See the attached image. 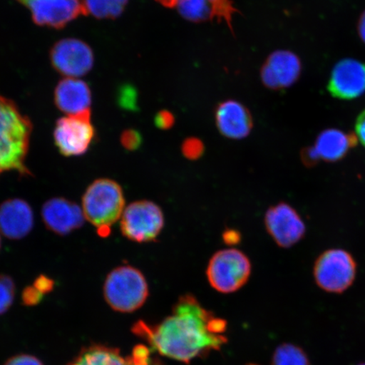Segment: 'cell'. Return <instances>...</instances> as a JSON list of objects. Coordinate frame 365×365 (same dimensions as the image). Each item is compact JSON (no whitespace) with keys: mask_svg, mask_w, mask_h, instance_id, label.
<instances>
[{"mask_svg":"<svg viewBox=\"0 0 365 365\" xmlns=\"http://www.w3.org/2000/svg\"><path fill=\"white\" fill-rule=\"evenodd\" d=\"M226 330L225 319L205 309L191 294L181 297L170 316L157 325L140 321L132 328L159 354L184 363L220 349L227 340Z\"/></svg>","mask_w":365,"mask_h":365,"instance_id":"6da1fadb","label":"cell"},{"mask_svg":"<svg viewBox=\"0 0 365 365\" xmlns=\"http://www.w3.org/2000/svg\"><path fill=\"white\" fill-rule=\"evenodd\" d=\"M33 125L11 100L0 96V175L16 172L31 176L26 165Z\"/></svg>","mask_w":365,"mask_h":365,"instance_id":"7a4b0ae2","label":"cell"},{"mask_svg":"<svg viewBox=\"0 0 365 365\" xmlns=\"http://www.w3.org/2000/svg\"><path fill=\"white\" fill-rule=\"evenodd\" d=\"M125 207L122 187L106 178L91 182L82 196L81 208L86 220L102 238L110 235L112 227L120 220Z\"/></svg>","mask_w":365,"mask_h":365,"instance_id":"3957f363","label":"cell"},{"mask_svg":"<svg viewBox=\"0 0 365 365\" xmlns=\"http://www.w3.org/2000/svg\"><path fill=\"white\" fill-rule=\"evenodd\" d=\"M103 296L115 312H135L148 299V282L139 269L130 264L120 266L109 272L105 279Z\"/></svg>","mask_w":365,"mask_h":365,"instance_id":"277c9868","label":"cell"},{"mask_svg":"<svg viewBox=\"0 0 365 365\" xmlns=\"http://www.w3.org/2000/svg\"><path fill=\"white\" fill-rule=\"evenodd\" d=\"M252 264L248 255L234 247L217 251L207 264L209 284L221 294H232L250 280Z\"/></svg>","mask_w":365,"mask_h":365,"instance_id":"5b68a950","label":"cell"},{"mask_svg":"<svg viewBox=\"0 0 365 365\" xmlns=\"http://www.w3.org/2000/svg\"><path fill=\"white\" fill-rule=\"evenodd\" d=\"M357 262L349 251L330 249L319 255L313 267L314 282L323 291L341 294L354 284Z\"/></svg>","mask_w":365,"mask_h":365,"instance_id":"8992f818","label":"cell"},{"mask_svg":"<svg viewBox=\"0 0 365 365\" xmlns=\"http://www.w3.org/2000/svg\"><path fill=\"white\" fill-rule=\"evenodd\" d=\"M165 225L161 207L148 200H136L125 209L120 219L122 235L138 244L156 241Z\"/></svg>","mask_w":365,"mask_h":365,"instance_id":"52a82bcc","label":"cell"},{"mask_svg":"<svg viewBox=\"0 0 365 365\" xmlns=\"http://www.w3.org/2000/svg\"><path fill=\"white\" fill-rule=\"evenodd\" d=\"M95 129L91 112L59 118L54 129L56 145L63 156H81L88 152L94 140Z\"/></svg>","mask_w":365,"mask_h":365,"instance_id":"ba28073f","label":"cell"},{"mask_svg":"<svg viewBox=\"0 0 365 365\" xmlns=\"http://www.w3.org/2000/svg\"><path fill=\"white\" fill-rule=\"evenodd\" d=\"M264 222L269 235L281 248L293 247L307 234L302 217L287 202L272 205L264 214Z\"/></svg>","mask_w":365,"mask_h":365,"instance_id":"9c48e42d","label":"cell"},{"mask_svg":"<svg viewBox=\"0 0 365 365\" xmlns=\"http://www.w3.org/2000/svg\"><path fill=\"white\" fill-rule=\"evenodd\" d=\"M50 59L54 68L66 78H78L93 68L94 56L88 44L75 38L58 41L54 44Z\"/></svg>","mask_w":365,"mask_h":365,"instance_id":"30bf717a","label":"cell"},{"mask_svg":"<svg viewBox=\"0 0 365 365\" xmlns=\"http://www.w3.org/2000/svg\"><path fill=\"white\" fill-rule=\"evenodd\" d=\"M33 16L36 25L61 29L81 15H86L82 0H18Z\"/></svg>","mask_w":365,"mask_h":365,"instance_id":"8fae6325","label":"cell"},{"mask_svg":"<svg viewBox=\"0 0 365 365\" xmlns=\"http://www.w3.org/2000/svg\"><path fill=\"white\" fill-rule=\"evenodd\" d=\"M327 89L333 98L354 100L365 93V63L354 58L337 62L331 71Z\"/></svg>","mask_w":365,"mask_h":365,"instance_id":"7c38bea8","label":"cell"},{"mask_svg":"<svg viewBox=\"0 0 365 365\" xmlns=\"http://www.w3.org/2000/svg\"><path fill=\"white\" fill-rule=\"evenodd\" d=\"M42 217L46 227L59 236L79 230L86 220L80 205L63 197L47 200L42 207Z\"/></svg>","mask_w":365,"mask_h":365,"instance_id":"4fadbf2b","label":"cell"},{"mask_svg":"<svg viewBox=\"0 0 365 365\" xmlns=\"http://www.w3.org/2000/svg\"><path fill=\"white\" fill-rule=\"evenodd\" d=\"M302 66L295 53L278 50L269 56L262 70V80L271 89L290 88L299 80Z\"/></svg>","mask_w":365,"mask_h":365,"instance_id":"5bb4252c","label":"cell"},{"mask_svg":"<svg viewBox=\"0 0 365 365\" xmlns=\"http://www.w3.org/2000/svg\"><path fill=\"white\" fill-rule=\"evenodd\" d=\"M34 227L33 209L26 200L12 198L0 204V234L19 240L29 235Z\"/></svg>","mask_w":365,"mask_h":365,"instance_id":"9a60e30c","label":"cell"},{"mask_svg":"<svg viewBox=\"0 0 365 365\" xmlns=\"http://www.w3.org/2000/svg\"><path fill=\"white\" fill-rule=\"evenodd\" d=\"M217 127L220 133L232 140H242L252 130L253 123L248 109L237 101L219 105L216 113Z\"/></svg>","mask_w":365,"mask_h":365,"instance_id":"2e32d148","label":"cell"},{"mask_svg":"<svg viewBox=\"0 0 365 365\" xmlns=\"http://www.w3.org/2000/svg\"><path fill=\"white\" fill-rule=\"evenodd\" d=\"M54 101L59 110L67 115L90 112L91 93L89 86L77 78H66L57 85Z\"/></svg>","mask_w":365,"mask_h":365,"instance_id":"e0dca14e","label":"cell"},{"mask_svg":"<svg viewBox=\"0 0 365 365\" xmlns=\"http://www.w3.org/2000/svg\"><path fill=\"white\" fill-rule=\"evenodd\" d=\"M357 143L355 134L339 129H327L318 135L312 148L318 162L336 163L344 159Z\"/></svg>","mask_w":365,"mask_h":365,"instance_id":"ac0fdd59","label":"cell"},{"mask_svg":"<svg viewBox=\"0 0 365 365\" xmlns=\"http://www.w3.org/2000/svg\"><path fill=\"white\" fill-rule=\"evenodd\" d=\"M173 6L185 19L195 22L216 17L228 20L232 12L230 0H175Z\"/></svg>","mask_w":365,"mask_h":365,"instance_id":"d6986e66","label":"cell"},{"mask_svg":"<svg viewBox=\"0 0 365 365\" xmlns=\"http://www.w3.org/2000/svg\"><path fill=\"white\" fill-rule=\"evenodd\" d=\"M68 365H130V361L116 349L93 345L82 349Z\"/></svg>","mask_w":365,"mask_h":365,"instance_id":"ffe728a7","label":"cell"},{"mask_svg":"<svg viewBox=\"0 0 365 365\" xmlns=\"http://www.w3.org/2000/svg\"><path fill=\"white\" fill-rule=\"evenodd\" d=\"M129 0H83L86 14L98 19H115L120 16Z\"/></svg>","mask_w":365,"mask_h":365,"instance_id":"44dd1931","label":"cell"},{"mask_svg":"<svg viewBox=\"0 0 365 365\" xmlns=\"http://www.w3.org/2000/svg\"><path fill=\"white\" fill-rule=\"evenodd\" d=\"M272 365H310L307 354L294 344H282L273 354Z\"/></svg>","mask_w":365,"mask_h":365,"instance_id":"7402d4cb","label":"cell"},{"mask_svg":"<svg viewBox=\"0 0 365 365\" xmlns=\"http://www.w3.org/2000/svg\"><path fill=\"white\" fill-rule=\"evenodd\" d=\"M16 296V284L11 277L0 274V316L12 307Z\"/></svg>","mask_w":365,"mask_h":365,"instance_id":"603a6c76","label":"cell"},{"mask_svg":"<svg viewBox=\"0 0 365 365\" xmlns=\"http://www.w3.org/2000/svg\"><path fill=\"white\" fill-rule=\"evenodd\" d=\"M118 103L125 110L135 111L137 106V91L129 84L122 86L118 93Z\"/></svg>","mask_w":365,"mask_h":365,"instance_id":"cb8c5ba5","label":"cell"},{"mask_svg":"<svg viewBox=\"0 0 365 365\" xmlns=\"http://www.w3.org/2000/svg\"><path fill=\"white\" fill-rule=\"evenodd\" d=\"M182 153L189 160H197L204 153V145L202 141L196 138H189L182 145Z\"/></svg>","mask_w":365,"mask_h":365,"instance_id":"d4e9b609","label":"cell"},{"mask_svg":"<svg viewBox=\"0 0 365 365\" xmlns=\"http://www.w3.org/2000/svg\"><path fill=\"white\" fill-rule=\"evenodd\" d=\"M143 143V137L135 130H126L121 135V144L123 148L128 150L139 149Z\"/></svg>","mask_w":365,"mask_h":365,"instance_id":"484cf974","label":"cell"},{"mask_svg":"<svg viewBox=\"0 0 365 365\" xmlns=\"http://www.w3.org/2000/svg\"><path fill=\"white\" fill-rule=\"evenodd\" d=\"M43 296L34 285L29 286L22 292V302L26 307H34L42 302Z\"/></svg>","mask_w":365,"mask_h":365,"instance_id":"4316f807","label":"cell"},{"mask_svg":"<svg viewBox=\"0 0 365 365\" xmlns=\"http://www.w3.org/2000/svg\"><path fill=\"white\" fill-rule=\"evenodd\" d=\"M149 349L145 346H137L130 359V365H150Z\"/></svg>","mask_w":365,"mask_h":365,"instance_id":"83f0119b","label":"cell"},{"mask_svg":"<svg viewBox=\"0 0 365 365\" xmlns=\"http://www.w3.org/2000/svg\"><path fill=\"white\" fill-rule=\"evenodd\" d=\"M4 365H44L41 360L30 354H18L9 359Z\"/></svg>","mask_w":365,"mask_h":365,"instance_id":"f1b7e54d","label":"cell"},{"mask_svg":"<svg viewBox=\"0 0 365 365\" xmlns=\"http://www.w3.org/2000/svg\"><path fill=\"white\" fill-rule=\"evenodd\" d=\"M155 124L162 130H168L175 124V117L170 112L163 110L155 117Z\"/></svg>","mask_w":365,"mask_h":365,"instance_id":"f546056e","label":"cell"},{"mask_svg":"<svg viewBox=\"0 0 365 365\" xmlns=\"http://www.w3.org/2000/svg\"><path fill=\"white\" fill-rule=\"evenodd\" d=\"M34 286L40 293L45 295L53 290L54 281L47 276L40 275L38 277L36 278Z\"/></svg>","mask_w":365,"mask_h":365,"instance_id":"4dcf8cb0","label":"cell"},{"mask_svg":"<svg viewBox=\"0 0 365 365\" xmlns=\"http://www.w3.org/2000/svg\"><path fill=\"white\" fill-rule=\"evenodd\" d=\"M355 135L365 148V109L359 113L355 122Z\"/></svg>","mask_w":365,"mask_h":365,"instance_id":"1f68e13d","label":"cell"},{"mask_svg":"<svg viewBox=\"0 0 365 365\" xmlns=\"http://www.w3.org/2000/svg\"><path fill=\"white\" fill-rule=\"evenodd\" d=\"M222 240L227 245H235L239 244L241 240V235L238 230H227L223 232Z\"/></svg>","mask_w":365,"mask_h":365,"instance_id":"d6a6232c","label":"cell"},{"mask_svg":"<svg viewBox=\"0 0 365 365\" xmlns=\"http://www.w3.org/2000/svg\"><path fill=\"white\" fill-rule=\"evenodd\" d=\"M357 29L359 38L365 44V11L359 16Z\"/></svg>","mask_w":365,"mask_h":365,"instance_id":"836d02e7","label":"cell"},{"mask_svg":"<svg viewBox=\"0 0 365 365\" xmlns=\"http://www.w3.org/2000/svg\"><path fill=\"white\" fill-rule=\"evenodd\" d=\"M158 1L168 6H173L175 3V0H158Z\"/></svg>","mask_w":365,"mask_h":365,"instance_id":"e575fe53","label":"cell"},{"mask_svg":"<svg viewBox=\"0 0 365 365\" xmlns=\"http://www.w3.org/2000/svg\"><path fill=\"white\" fill-rule=\"evenodd\" d=\"M2 240H1V234H0V249H1Z\"/></svg>","mask_w":365,"mask_h":365,"instance_id":"d590c367","label":"cell"},{"mask_svg":"<svg viewBox=\"0 0 365 365\" xmlns=\"http://www.w3.org/2000/svg\"><path fill=\"white\" fill-rule=\"evenodd\" d=\"M247 365H259V364H249Z\"/></svg>","mask_w":365,"mask_h":365,"instance_id":"8d00e7d4","label":"cell"},{"mask_svg":"<svg viewBox=\"0 0 365 365\" xmlns=\"http://www.w3.org/2000/svg\"><path fill=\"white\" fill-rule=\"evenodd\" d=\"M359 365H365V363H364V364H359Z\"/></svg>","mask_w":365,"mask_h":365,"instance_id":"74e56055","label":"cell"}]
</instances>
